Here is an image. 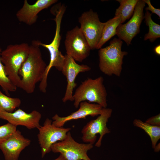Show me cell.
<instances>
[{
    "instance_id": "1",
    "label": "cell",
    "mask_w": 160,
    "mask_h": 160,
    "mask_svg": "<svg viewBox=\"0 0 160 160\" xmlns=\"http://www.w3.org/2000/svg\"><path fill=\"white\" fill-rule=\"evenodd\" d=\"M39 41H32L28 56L19 72L20 80L18 87L28 94L34 92L36 84L43 77L47 66L42 58Z\"/></svg>"
},
{
    "instance_id": "2",
    "label": "cell",
    "mask_w": 160,
    "mask_h": 160,
    "mask_svg": "<svg viewBox=\"0 0 160 160\" xmlns=\"http://www.w3.org/2000/svg\"><path fill=\"white\" fill-rule=\"evenodd\" d=\"M65 9V7L63 4L54 12L55 17L53 20L55 22L56 27L55 36L51 43L45 44L39 41V46L46 48L48 50L50 57L49 63L47 66L39 86V90L42 91H45L47 90V77L51 68L54 67L61 71L64 63L65 56L62 54L59 48L61 38L60 34L61 21Z\"/></svg>"
},
{
    "instance_id": "3",
    "label": "cell",
    "mask_w": 160,
    "mask_h": 160,
    "mask_svg": "<svg viewBox=\"0 0 160 160\" xmlns=\"http://www.w3.org/2000/svg\"><path fill=\"white\" fill-rule=\"evenodd\" d=\"M29 50L30 45L23 43L10 44L1 53V61L7 75L17 88L20 80L19 72L28 56Z\"/></svg>"
},
{
    "instance_id": "4",
    "label": "cell",
    "mask_w": 160,
    "mask_h": 160,
    "mask_svg": "<svg viewBox=\"0 0 160 160\" xmlns=\"http://www.w3.org/2000/svg\"><path fill=\"white\" fill-rule=\"evenodd\" d=\"M103 81L100 76L95 79L89 78L82 82L73 95L75 107L78 108L80 103L87 101L107 108V94Z\"/></svg>"
},
{
    "instance_id": "5",
    "label": "cell",
    "mask_w": 160,
    "mask_h": 160,
    "mask_svg": "<svg viewBox=\"0 0 160 160\" xmlns=\"http://www.w3.org/2000/svg\"><path fill=\"white\" fill-rule=\"evenodd\" d=\"M122 43L121 40L115 38L110 41L109 46L99 49V66L105 74L120 76L123 58L128 54L127 52L121 50Z\"/></svg>"
},
{
    "instance_id": "6",
    "label": "cell",
    "mask_w": 160,
    "mask_h": 160,
    "mask_svg": "<svg viewBox=\"0 0 160 160\" xmlns=\"http://www.w3.org/2000/svg\"><path fill=\"white\" fill-rule=\"evenodd\" d=\"M112 112V109L103 108L97 117L89 121L83 127L81 131L82 141L93 145L96 141L97 134H99V138L95 145L97 147H100L103 136L111 132L110 130L107 127V124Z\"/></svg>"
},
{
    "instance_id": "7",
    "label": "cell",
    "mask_w": 160,
    "mask_h": 160,
    "mask_svg": "<svg viewBox=\"0 0 160 160\" xmlns=\"http://www.w3.org/2000/svg\"><path fill=\"white\" fill-rule=\"evenodd\" d=\"M93 147V145L90 143L77 142L69 132L65 139L54 144L51 149L54 153H60L65 160H91L87 152Z\"/></svg>"
},
{
    "instance_id": "8",
    "label": "cell",
    "mask_w": 160,
    "mask_h": 160,
    "mask_svg": "<svg viewBox=\"0 0 160 160\" xmlns=\"http://www.w3.org/2000/svg\"><path fill=\"white\" fill-rule=\"evenodd\" d=\"M79 27L91 50L96 49L105 23L101 22L97 13L92 9L83 13L79 18Z\"/></svg>"
},
{
    "instance_id": "9",
    "label": "cell",
    "mask_w": 160,
    "mask_h": 160,
    "mask_svg": "<svg viewBox=\"0 0 160 160\" xmlns=\"http://www.w3.org/2000/svg\"><path fill=\"white\" fill-rule=\"evenodd\" d=\"M66 55L82 62L90 53V48L80 28L76 26L67 32L65 40Z\"/></svg>"
},
{
    "instance_id": "10",
    "label": "cell",
    "mask_w": 160,
    "mask_h": 160,
    "mask_svg": "<svg viewBox=\"0 0 160 160\" xmlns=\"http://www.w3.org/2000/svg\"><path fill=\"white\" fill-rule=\"evenodd\" d=\"M52 121L49 118L45 120L43 125L37 129L39 133L37 136L41 148V157L51 151V147L54 144L63 140L67 133L71 130L70 128H64L54 126Z\"/></svg>"
},
{
    "instance_id": "11",
    "label": "cell",
    "mask_w": 160,
    "mask_h": 160,
    "mask_svg": "<svg viewBox=\"0 0 160 160\" xmlns=\"http://www.w3.org/2000/svg\"><path fill=\"white\" fill-rule=\"evenodd\" d=\"M146 3L143 0H138L131 19L124 24L117 27L116 35L120 40H124L127 46L131 44L133 39L140 32V27L144 18L143 9Z\"/></svg>"
},
{
    "instance_id": "12",
    "label": "cell",
    "mask_w": 160,
    "mask_h": 160,
    "mask_svg": "<svg viewBox=\"0 0 160 160\" xmlns=\"http://www.w3.org/2000/svg\"><path fill=\"white\" fill-rule=\"evenodd\" d=\"M65 59L61 71L66 78L67 85L63 102L73 101V91L77 85L75 81L77 76L80 73L88 71L91 68L87 65L77 63L71 56L65 55Z\"/></svg>"
},
{
    "instance_id": "13",
    "label": "cell",
    "mask_w": 160,
    "mask_h": 160,
    "mask_svg": "<svg viewBox=\"0 0 160 160\" xmlns=\"http://www.w3.org/2000/svg\"><path fill=\"white\" fill-rule=\"evenodd\" d=\"M41 113L36 110L27 113L20 109L12 113L0 112V119L5 120L15 126H24L28 129L37 128L40 125Z\"/></svg>"
},
{
    "instance_id": "14",
    "label": "cell",
    "mask_w": 160,
    "mask_h": 160,
    "mask_svg": "<svg viewBox=\"0 0 160 160\" xmlns=\"http://www.w3.org/2000/svg\"><path fill=\"white\" fill-rule=\"evenodd\" d=\"M30 140L25 138L16 130L6 140L0 143V149L5 160H18L22 151L29 146Z\"/></svg>"
},
{
    "instance_id": "15",
    "label": "cell",
    "mask_w": 160,
    "mask_h": 160,
    "mask_svg": "<svg viewBox=\"0 0 160 160\" xmlns=\"http://www.w3.org/2000/svg\"><path fill=\"white\" fill-rule=\"evenodd\" d=\"M79 108L76 111L65 117H60L57 114L52 117L53 121L52 124L54 126L62 127L69 121L81 119H85L88 116L92 117L99 116L101 113L103 107L96 103H91L87 101L80 103Z\"/></svg>"
},
{
    "instance_id": "16",
    "label": "cell",
    "mask_w": 160,
    "mask_h": 160,
    "mask_svg": "<svg viewBox=\"0 0 160 160\" xmlns=\"http://www.w3.org/2000/svg\"><path fill=\"white\" fill-rule=\"evenodd\" d=\"M57 1V0H37L31 4L25 0L22 7L16 13V16L19 21L32 25L36 22L40 12Z\"/></svg>"
},
{
    "instance_id": "17",
    "label": "cell",
    "mask_w": 160,
    "mask_h": 160,
    "mask_svg": "<svg viewBox=\"0 0 160 160\" xmlns=\"http://www.w3.org/2000/svg\"><path fill=\"white\" fill-rule=\"evenodd\" d=\"M121 17L115 16L105 22L100 39L96 49H99L112 37L116 34V30L118 26L121 24Z\"/></svg>"
},
{
    "instance_id": "18",
    "label": "cell",
    "mask_w": 160,
    "mask_h": 160,
    "mask_svg": "<svg viewBox=\"0 0 160 160\" xmlns=\"http://www.w3.org/2000/svg\"><path fill=\"white\" fill-rule=\"evenodd\" d=\"M120 4L116 9L115 16H120L121 24L132 16L138 0H117Z\"/></svg>"
},
{
    "instance_id": "19",
    "label": "cell",
    "mask_w": 160,
    "mask_h": 160,
    "mask_svg": "<svg viewBox=\"0 0 160 160\" xmlns=\"http://www.w3.org/2000/svg\"><path fill=\"white\" fill-rule=\"evenodd\" d=\"M133 124L135 126L143 129L149 135L152 147L154 148L160 139V126L152 125L137 119L134 120Z\"/></svg>"
},
{
    "instance_id": "20",
    "label": "cell",
    "mask_w": 160,
    "mask_h": 160,
    "mask_svg": "<svg viewBox=\"0 0 160 160\" xmlns=\"http://www.w3.org/2000/svg\"><path fill=\"white\" fill-rule=\"evenodd\" d=\"M21 104L18 98L12 97L4 94L0 89V112L12 113Z\"/></svg>"
},
{
    "instance_id": "21",
    "label": "cell",
    "mask_w": 160,
    "mask_h": 160,
    "mask_svg": "<svg viewBox=\"0 0 160 160\" xmlns=\"http://www.w3.org/2000/svg\"><path fill=\"white\" fill-rule=\"evenodd\" d=\"M151 15L148 11H146L144 15L146 24L149 28L148 33L145 35L144 40L148 39L151 42H153L160 37V25L153 20Z\"/></svg>"
},
{
    "instance_id": "22",
    "label": "cell",
    "mask_w": 160,
    "mask_h": 160,
    "mask_svg": "<svg viewBox=\"0 0 160 160\" xmlns=\"http://www.w3.org/2000/svg\"><path fill=\"white\" fill-rule=\"evenodd\" d=\"M2 51L0 48V86L5 94L9 96V92H15L17 87L12 83L7 75L1 58Z\"/></svg>"
},
{
    "instance_id": "23",
    "label": "cell",
    "mask_w": 160,
    "mask_h": 160,
    "mask_svg": "<svg viewBox=\"0 0 160 160\" xmlns=\"http://www.w3.org/2000/svg\"><path fill=\"white\" fill-rule=\"evenodd\" d=\"M17 126L8 122L0 126V143L6 140L17 130Z\"/></svg>"
},
{
    "instance_id": "24",
    "label": "cell",
    "mask_w": 160,
    "mask_h": 160,
    "mask_svg": "<svg viewBox=\"0 0 160 160\" xmlns=\"http://www.w3.org/2000/svg\"><path fill=\"white\" fill-rule=\"evenodd\" d=\"M145 122L152 125L160 126V114L148 118Z\"/></svg>"
},
{
    "instance_id": "25",
    "label": "cell",
    "mask_w": 160,
    "mask_h": 160,
    "mask_svg": "<svg viewBox=\"0 0 160 160\" xmlns=\"http://www.w3.org/2000/svg\"><path fill=\"white\" fill-rule=\"evenodd\" d=\"M145 2L148 4V7L145 8L146 11H150L152 13L157 15L160 17V9L154 8L151 4L150 0H143Z\"/></svg>"
},
{
    "instance_id": "26",
    "label": "cell",
    "mask_w": 160,
    "mask_h": 160,
    "mask_svg": "<svg viewBox=\"0 0 160 160\" xmlns=\"http://www.w3.org/2000/svg\"><path fill=\"white\" fill-rule=\"evenodd\" d=\"M154 51L156 54L158 55H160V45L156 46L154 49Z\"/></svg>"
},
{
    "instance_id": "27",
    "label": "cell",
    "mask_w": 160,
    "mask_h": 160,
    "mask_svg": "<svg viewBox=\"0 0 160 160\" xmlns=\"http://www.w3.org/2000/svg\"><path fill=\"white\" fill-rule=\"evenodd\" d=\"M54 160H65V159L62 155L60 154L57 158Z\"/></svg>"
},
{
    "instance_id": "28",
    "label": "cell",
    "mask_w": 160,
    "mask_h": 160,
    "mask_svg": "<svg viewBox=\"0 0 160 160\" xmlns=\"http://www.w3.org/2000/svg\"><path fill=\"white\" fill-rule=\"evenodd\" d=\"M154 149L155 152H159L160 150V146H159V145H158V147H157L156 145Z\"/></svg>"
}]
</instances>
